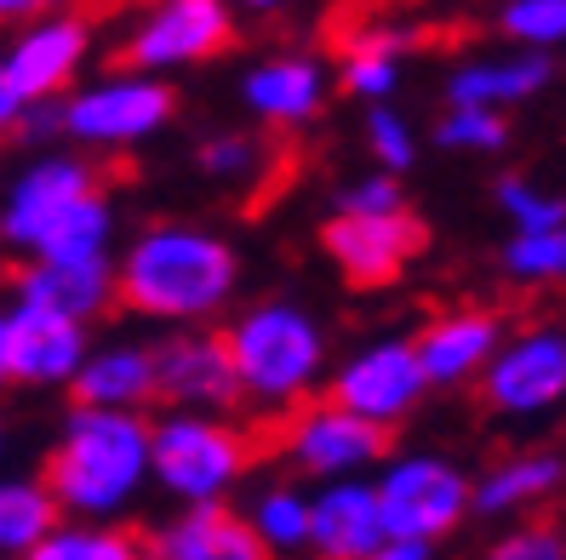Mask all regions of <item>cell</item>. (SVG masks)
<instances>
[{
	"instance_id": "obj_1",
	"label": "cell",
	"mask_w": 566,
	"mask_h": 560,
	"mask_svg": "<svg viewBox=\"0 0 566 560\" xmlns=\"http://www.w3.org/2000/svg\"><path fill=\"white\" fill-rule=\"evenodd\" d=\"M241 292V252L201 223H149L115 257V309L160 320V326H201L218 320Z\"/></svg>"
},
{
	"instance_id": "obj_2",
	"label": "cell",
	"mask_w": 566,
	"mask_h": 560,
	"mask_svg": "<svg viewBox=\"0 0 566 560\" xmlns=\"http://www.w3.org/2000/svg\"><path fill=\"white\" fill-rule=\"evenodd\" d=\"M0 246L18 257H109L115 201L86 149H41L7 183Z\"/></svg>"
},
{
	"instance_id": "obj_3",
	"label": "cell",
	"mask_w": 566,
	"mask_h": 560,
	"mask_svg": "<svg viewBox=\"0 0 566 560\" xmlns=\"http://www.w3.org/2000/svg\"><path fill=\"white\" fill-rule=\"evenodd\" d=\"M57 515L126 520L149 492V418L126 406H81L63 418V430L41 469Z\"/></svg>"
},
{
	"instance_id": "obj_4",
	"label": "cell",
	"mask_w": 566,
	"mask_h": 560,
	"mask_svg": "<svg viewBox=\"0 0 566 560\" xmlns=\"http://www.w3.org/2000/svg\"><path fill=\"white\" fill-rule=\"evenodd\" d=\"M223 344H229L241 401L270 418H286L297 401H310L326 372L321 320L304 304H286V298H263V304L241 309L223 326Z\"/></svg>"
},
{
	"instance_id": "obj_5",
	"label": "cell",
	"mask_w": 566,
	"mask_h": 560,
	"mask_svg": "<svg viewBox=\"0 0 566 560\" xmlns=\"http://www.w3.org/2000/svg\"><path fill=\"white\" fill-rule=\"evenodd\" d=\"M258 464L247 423L218 412L166 406L149 423V486L172 504H229Z\"/></svg>"
},
{
	"instance_id": "obj_6",
	"label": "cell",
	"mask_w": 566,
	"mask_h": 560,
	"mask_svg": "<svg viewBox=\"0 0 566 560\" xmlns=\"http://www.w3.org/2000/svg\"><path fill=\"white\" fill-rule=\"evenodd\" d=\"M172 109H178V97L166 86V75L120 63L115 75L92 81L81 92H63V138L86 155H126V149L149 144L155 131H166Z\"/></svg>"
},
{
	"instance_id": "obj_7",
	"label": "cell",
	"mask_w": 566,
	"mask_h": 560,
	"mask_svg": "<svg viewBox=\"0 0 566 560\" xmlns=\"http://www.w3.org/2000/svg\"><path fill=\"white\" fill-rule=\"evenodd\" d=\"M384 538H423L447 543L470 520V475L441 452H401L373 469Z\"/></svg>"
},
{
	"instance_id": "obj_8",
	"label": "cell",
	"mask_w": 566,
	"mask_h": 560,
	"mask_svg": "<svg viewBox=\"0 0 566 560\" xmlns=\"http://www.w3.org/2000/svg\"><path fill=\"white\" fill-rule=\"evenodd\" d=\"M229 35H235L229 0H144L120 35V63L149 75H178L218 57Z\"/></svg>"
},
{
	"instance_id": "obj_9",
	"label": "cell",
	"mask_w": 566,
	"mask_h": 560,
	"mask_svg": "<svg viewBox=\"0 0 566 560\" xmlns=\"http://www.w3.org/2000/svg\"><path fill=\"white\" fill-rule=\"evenodd\" d=\"M475 383L497 418H549L566 401V326L504 332Z\"/></svg>"
},
{
	"instance_id": "obj_10",
	"label": "cell",
	"mask_w": 566,
	"mask_h": 560,
	"mask_svg": "<svg viewBox=\"0 0 566 560\" xmlns=\"http://www.w3.org/2000/svg\"><path fill=\"white\" fill-rule=\"evenodd\" d=\"M281 457L310 480H338V475H373L389 457V430L366 423L360 412L326 401H297L281 430Z\"/></svg>"
},
{
	"instance_id": "obj_11",
	"label": "cell",
	"mask_w": 566,
	"mask_h": 560,
	"mask_svg": "<svg viewBox=\"0 0 566 560\" xmlns=\"http://www.w3.org/2000/svg\"><path fill=\"white\" fill-rule=\"evenodd\" d=\"M326 394L338 406L360 412L366 423H378V430H395V423H407L423 406L429 378L418 367L412 338H373V344H360L344 367H332Z\"/></svg>"
},
{
	"instance_id": "obj_12",
	"label": "cell",
	"mask_w": 566,
	"mask_h": 560,
	"mask_svg": "<svg viewBox=\"0 0 566 560\" xmlns=\"http://www.w3.org/2000/svg\"><path fill=\"white\" fill-rule=\"evenodd\" d=\"M155 401L189 412H229L241 406V383L229 367V344L212 326H172L155 344Z\"/></svg>"
},
{
	"instance_id": "obj_13",
	"label": "cell",
	"mask_w": 566,
	"mask_h": 560,
	"mask_svg": "<svg viewBox=\"0 0 566 560\" xmlns=\"http://www.w3.org/2000/svg\"><path fill=\"white\" fill-rule=\"evenodd\" d=\"M92 57V23L75 7H57L18 23V35L0 52V70L18 86V97H63Z\"/></svg>"
},
{
	"instance_id": "obj_14",
	"label": "cell",
	"mask_w": 566,
	"mask_h": 560,
	"mask_svg": "<svg viewBox=\"0 0 566 560\" xmlns=\"http://www.w3.org/2000/svg\"><path fill=\"white\" fill-rule=\"evenodd\" d=\"M326 257L338 263L349 286H389L407 263L423 252V223L395 207V212H332L321 229Z\"/></svg>"
},
{
	"instance_id": "obj_15",
	"label": "cell",
	"mask_w": 566,
	"mask_h": 560,
	"mask_svg": "<svg viewBox=\"0 0 566 560\" xmlns=\"http://www.w3.org/2000/svg\"><path fill=\"white\" fill-rule=\"evenodd\" d=\"M92 349V326L18 298L7 309V383L18 389H70L75 367Z\"/></svg>"
},
{
	"instance_id": "obj_16",
	"label": "cell",
	"mask_w": 566,
	"mask_h": 560,
	"mask_svg": "<svg viewBox=\"0 0 566 560\" xmlns=\"http://www.w3.org/2000/svg\"><path fill=\"white\" fill-rule=\"evenodd\" d=\"M310 549L326 560H378L384 515H378L373 475L321 480V492L310 498Z\"/></svg>"
},
{
	"instance_id": "obj_17",
	"label": "cell",
	"mask_w": 566,
	"mask_h": 560,
	"mask_svg": "<svg viewBox=\"0 0 566 560\" xmlns=\"http://www.w3.org/2000/svg\"><path fill=\"white\" fill-rule=\"evenodd\" d=\"M497 338H504V320L492 309H447V315L418 326L412 349H418V367H423L429 389H463L481 378Z\"/></svg>"
},
{
	"instance_id": "obj_18",
	"label": "cell",
	"mask_w": 566,
	"mask_h": 560,
	"mask_svg": "<svg viewBox=\"0 0 566 560\" xmlns=\"http://www.w3.org/2000/svg\"><path fill=\"white\" fill-rule=\"evenodd\" d=\"M12 292L92 326L115 309V252L109 257H23Z\"/></svg>"
},
{
	"instance_id": "obj_19",
	"label": "cell",
	"mask_w": 566,
	"mask_h": 560,
	"mask_svg": "<svg viewBox=\"0 0 566 560\" xmlns=\"http://www.w3.org/2000/svg\"><path fill=\"white\" fill-rule=\"evenodd\" d=\"M149 554L160 560H263V543L252 520L235 515L229 504H178L155 532Z\"/></svg>"
},
{
	"instance_id": "obj_20",
	"label": "cell",
	"mask_w": 566,
	"mask_h": 560,
	"mask_svg": "<svg viewBox=\"0 0 566 560\" xmlns=\"http://www.w3.org/2000/svg\"><path fill=\"white\" fill-rule=\"evenodd\" d=\"M241 104L275 131H292V126H310L326 104V75L321 63L304 57V52H281V57H263L247 70L241 81Z\"/></svg>"
},
{
	"instance_id": "obj_21",
	"label": "cell",
	"mask_w": 566,
	"mask_h": 560,
	"mask_svg": "<svg viewBox=\"0 0 566 560\" xmlns=\"http://www.w3.org/2000/svg\"><path fill=\"white\" fill-rule=\"evenodd\" d=\"M70 394L81 406H155V344H97L70 378Z\"/></svg>"
},
{
	"instance_id": "obj_22",
	"label": "cell",
	"mask_w": 566,
	"mask_h": 560,
	"mask_svg": "<svg viewBox=\"0 0 566 560\" xmlns=\"http://www.w3.org/2000/svg\"><path fill=\"white\" fill-rule=\"evenodd\" d=\"M555 75V57L538 46H521L504 57H470L447 75V104H492V109H515L526 97H538Z\"/></svg>"
},
{
	"instance_id": "obj_23",
	"label": "cell",
	"mask_w": 566,
	"mask_h": 560,
	"mask_svg": "<svg viewBox=\"0 0 566 560\" xmlns=\"http://www.w3.org/2000/svg\"><path fill=\"white\" fill-rule=\"evenodd\" d=\"M566 492V457L560 452H510L470 480V515H526Z\"/></svg>"
},
{
	"instance_id": "obj_24",
	"label": "cell",
	"mask_w": 566,
	"mask_h": 560,
	"mask_svg": "<svg viewBox=\"0 0 566 560\" xmlns=\"http://www.w3.org/2000/svg\"><path fill=\"white\" fill-rule=\"evenodd\" d=\"M407 46H412L407 29H389V23L355 29V35L344 41V57H338L344 92H355L360 104L395 97V86H401V57H407Z\"/></svg>"
},
{
	"instance_id": "obj_25",
	"label": "cell",
	"mask_w": 566,
	"mask_h": 560,
	"mask_svg": "<svg viewBox=\"0 0 566 560\" xmlns=\"http://www.w3.org/2000/svg\"><path fill=\"white\" fill-rule=\"evenodd\" d=\"M52 520L57 504L41 475H0V560H29V549L46 538Z\"/></svg>"
},
{
	"instance_id": "obj_26",
	"label": "cell",
	"mask_w": 566,
	"mask_h": 560,
	"mask_svg": "<svg viewBox=\"0 0 566 560\" xmlns=\"http://www.w3.org/2000/svg\"><path fill=\"white\" fill-rule=\"evenodd\" d=\"M138 538L120 520H92V515H57L46 538L29 549V560H132Z\"/></svg>"
},
{
	"instance_id": "obj_27",
	"label": "cell",
	"mask_w": 566,
	"mask_h": 560,
	"mask_svg": "<svg viewBox=\"0 0 566 560\" xmlns=\"http://www.w3.org/2000/svg\"><path fill=\"white\" fill-rule=\"evenodd\" d=\"M252 532L263 543V554H297V549H310V492H297V486H263L252 509Z\"/></svg>"
},
{
	"instance_id": "obj_28",
	"label": "cell",
	"mask_w": 566,
	"mask_h": 560,
	"mask_svg": "<svg viewBox=\"0 0 566 560\" xmlns=\"http://www.w3.org/2000/svg\"><path fill=\"white\" fill-rule=\"evenodd\" d=\"M515 286H566V223L549 229H515L497 252Z\"/></svg>"
},
{
	"instance_id": "obj_29",
	"label": "cell",
	"mask_w": 566,
	"mask_h": 560,
	"mask_svg": "<svg viewBox=\"0 0 566 560\" xmlns=\"http://www.w3.org/2000/svg\"><path fill=\"white\" fill-rule=\"evenodd\" d=\"M441 149H463V155H497L510 144V115L492 104H447L441 126H436Z\"/></svg>"
},
{
	"instance_id": "obj_30",
	"label": "cell",
	"mask_w": 566,
	"mask_h": 560,
	"mask_svg": "<svg viewBox=\"0 0 566 560\" xmlns=\"http://www.w3.org/2000/svg\"><path fill=\"white\" fill-rule=\"evenodd\" d=\"M366 155L378 160L384 172H412L418 167V138H412V120L389 104V97H378V104H366Z\"/></svg>"
},
{
	"instance_id": "obj_31",
	"label": "cell",
	"mask_w": 566,
	"mask_h": 560,
	"mask_svg": "<svg viewBox=\"0 0 566 560\" xmlns=\"http://www.w3.org/2000/svg\"><path fill=\"white\" fill-rule=\"evenodd\" d=\"M497 29H504L515 46L555 52V46H566V0H504Z\"/></svg>"
},
{
	"instance_id": "obj_32",
	"label": "cell",
	"mask_w": 566,
	"mask_h": 560,
	"mask_svg": "<svg viewBox=\"0 0 566 560\" xmlns=\"http://www.w3.org/2000/svg\"><path fill=\"white\" fill-rule=\"evenodd\" d=\"M492 201L497 212H504L515 229H549V223H566V194L544 189V183H532L521 172H504L492 189Z\"/></svg>"
},
{
	"instance_id": "obj_33",
	"label": "cell",
	"mask_w": 566,
	"mask_h": 560,
	"mask_svg": "<svg viewBox=\"0 0 566 560\" xmlns=\"http://www.w3.org/2000/svg\"><path fill=\"white\" fill-rule=\"evenodd\" d=\"M263 167L258 138H241V131H218V138L201 144V172L218 183H252V172Z\"/></svg>"
},
{
	"instance_id": "obj_34",
	"label": "cell",
	"mask_w": 566,
	"mask_h": 560,
	"mask_svg": "<svg viewBox=\"0 0 566 560\" xmlns=\"http://www.w3.org/2000/svg\"><path fill=\"white\" fill-rule=\"evenodd\" d=\"M492 560H566V532L560 526H515L492 543Z\"/></svg>"
},
{
	"instance_id": "obj_35",
	"label": "cell",
	"mask_w": 566,
	"mask_h": 560,
	"mask_svg": "<svg viewBox=\"0 0 566 560\" xmlns=\"http://www.w3.org/2000/svg\"><path fill=\"white\" fill-rule=\"evenodd\" d=\"M395 207H407V194H401V183H395V172H373V178H355V183H344L338 189V207L332 212H395Z\"/></svg>"
},
{
	"instance_id": "obj_36",
	"label": "cell",
	"mask_w": 566,
	"mask_h": 560,
	"mask_svg": "<svg viewBox=\"0 0 566 560\" xmlns=\"http://www.w3.org/2000/svg\"><path fill=\"white\" fill-rule=\"evenodd\" d=\"M18 138L29 144H52L63 138V97H23V109H18Z\"/></svg>"
},
{
	"instance_id": "obj_37",
	"label": "cell",
	"mask_w": 566,
	"mask_h": 560,
	"mask_svg": "<svg viewBox=\"0 0 566 560\" xmlns=\"http://www.w3.org/2000/svg\"><path fill=\"white\" fill-rule=\"evenodd\" d=\"M57 7H75V0H0V29H18V23L57 12Z\"/></svg>"
},
{
	"instance_id": "obj_38",
	"label": "cell",
	"mask_w": 566,
	"mask_h": 560,
	"mask_svg": "<svg viewBox=\"0 0 566 560\" xmlns=\"http://www.w3.org/2000/svg\"><path fill=\"white\" fill-rule=\"evenodd\" d=\"M436 554V543H423V538H384L378 560H429Z\"/></svg>"
},
{
	"instance_id": "obj_39",
	"label": "cell",
	"mask_w": 566,
	"mask_h": 560,
	"mask_svg": "<svg viewBox=\"0 0 566 560\" xmlns=\"http://www.w3.org/2000/svg\"><path fill=\"white\" fill-rule=\"evenodd\" d=\"M18 109H23V97H18V86L7 81V70H0V138L18 126Z\"/></svg>"
},
{
	"instance_id": "obj_40",
	"label": "cell",
	"mask_w": 566,
	"mask_h": 560,
	"mask_svg": "<svg viewBox=\"0 0 566 560\" xmlns=\"http://www.w3.org/2000/svg\"><path fill=\"white\" fill-rule=\"evenodd\" d=\"M235 7H241V12H258V18H270V12H286L292 0H235Z\"/></svg>"
},
{
	"instance_id": "obj_41",
	"label": "cell",
	"mask_w": 566,
	"mask_h": 560,
	"mask_svg": "<svg viewBox=\"0 0 566 560\" xmlns=\"http://www.w3.org/2000/svg\"><path fill=\"white\" fill-rule=\"evenodd\" d=\"M0 383H7V309H0Z\"/></svg>"
},
{
	"instance_id": "obj_42",
	"label": "cell",
	"mask_w": 566,
	"mask_h": 560,
	"mask_svg": "<svg viewBox=\"0 0 566 560\" xmlns=\"http://www.w3.org/2000/svg\"><path fill=\"white\" fill-rule=\"evenodd\" d=\"M0 452H7V435H0Z\"/></svg>"
}]
</instances>
